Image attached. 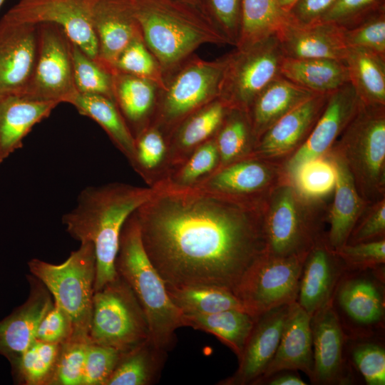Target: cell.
I'll return each mask as SVG.
<instances>
[{
	"label": "cell",
	"instance_id": "9",
	"mask_svg": "<svg viewBox=\"0 0 385 385\" xmlns=\"http://www.w3.org/2000/svg\"><path fill=\"white\" fill-rule=\"evenodd\" d=\"M149 338L143 310L121 277L94 292L88 343L125 352Z\"/></svg>",
	"mask_w": 385,
	"mask_h": 385
},
{
	"label": "cell",
	"instance_id": "55",
	"mask_svg": "<svg viewBox=\"0 0 385 385\" xmlns=\"http://www.w3.org/2000/svg\"><path fill=\"white\" fill-rule=\"evenodd\" d=\"M262 384L268 385H306L296 371H282L267 378Z\"/></svg>",
	"mask_w": 385,
	"mask_h": 385
},
{
	"label": "cell",
	"instance_id": "58",
	"mask_svg": "<svg viewBox=\"0 0 385 385\" xmlns=\"http://www.w3.org/2000/svg\"><path fill=\"white\" fill-rule=\"evenodd\" d=\"M5 0H0V7L1 6V5L3 4V3L4 2Z\"/></svg>",
	"mask_w": 385,
	"mask_h": 385
},
{
	"label": "cell",
	"instance_id": "32",
	"mask_svg": "<svg viewBox=\"0 0 385 385\" xmlns=\"http://www.w3.org/2000/svg\"><path fill=\"white\" fill-rule=\"evenodd\" d=\"M68 103L81 115L96 122L130 165L133 164L135 138L114 101L101 95L77 92Z\"/></svg>",
	"mask_w": 385,
	"mask_h": 385
},
{
	"label": "cell",
	"instance_id": "10",
	"mask_svg": "<svg viewBox=\"0 0 385 385\" xmlns=\"http://www.w3.org/2000/svg\"><path fill=\"white\" fill-rule=\"evenodd\" d=\"M284 58L276 34L227 53L219 98L229 108L247 112L254 99L280 75Z\"/></svg>",
	"mask_w": 385,
	"mask_h": 385
},
{
	"label": "cell",
	"instance_id": "46",
	"mask_svg": "<svg viewBox=\"0 0 385 385\" xmlns=\"http://www.w3.org/2000/svg\"><path fill=\"white\" fill-rule=\"evenodd\" d=\"M81 341L61 344L49 385H82L87 345Z\"/></svg>",
	"mask_w": 385,
	"mask_h": 385
},
{
	"label": "cell",
	"instance_id": "25",
	"mask_svg": "<svg viewBox=\"0 0 385 385\" xmlns=\"http://www.w3.org/2000/svg\"><path fill=\"white\" fill-rule=\"evenodd\" d=\"M312 316L297 302L289 305L277 351L255 385L282 371H302L312 380L314 359L311 328Z\"/></svg>",
	"mask_w": 385,
	"mask_h": 385
},
{
	"label": "cell",
	"instance_id": "17",
	"mask_svg": "<svg viewBox=\"0 0 385 385\" xmlns=\"http://www.w3.org/2000/svg\"><path fill=\"white\" fill-rule=\"evenodd\" d=\"M330 93L316 94L279 118L260 136L250 155L284 163L307 140Z\"/></svg>",
	"mask_w": 385,
	"mask_h": 385
},
{
	"label": "cell",
	"instance_id": "11",
	"mask_svg": "<svg viewBox=\"0 0 385 385\" xmlns=\"http://www.w3.org/2000/svg\"><path fill=\"white\" fill-rule=\"evenodd\" d=\"M307 255L284 257L264 254L246 272L235 295L254 316L297 302Z\"/></svg>",
	"mask_w": 385,
	"mask_h": 385
},
{
	"label": "cell",
	"instance_id": "30",
	"mask_svg": "<svg viewBox=\"0 0 385 385\" xmlns=\"http://www.w3.org/2000/svg\"><path fill=\"white\" fill-rule=\"evenodd\" d=\"M114 101L134 138L151 124L159 88L153 82L119 72L112 73Z\"/></svg>",
	"mask_w": 385,
	"mask_h": 385
},
{
	"label": "cell",
	"instance_id": "54",
	"mask_svg": "<svg viewBox=\"0 0 385 385\" xmlns=\"http://www.w3.org/2000/svg\"><path fill=\"white\" fill-rule=\"evenodd\" d=\"M336 0H299L287 14L292 21L310 24L319 21Z\"/></svg>",
	"mask_w": 385,
	"mask_h": 385
},
{
	"label": "cell",
	"instance_id": "14",
	"mask_svg": "<svg viewBox=\"0 0 385 385\" xmlns=\"http://www.w3.org/2000/svg\"><path fill=\"white\" fill-rule=\"evenodd\" d=\"M286 178L283 163L250 155L218 168L192 188L237 200L265 202Z\"/></svg>",
	"mask_w": 385,
	"mask_h": 385
},
{
	"label": "cell",
	"instance_id": "8",
	"mask_svg": "<svg viewBox=\"0 0 385 385\" xmlns=\"http://www.w3.org/2000/svg\"><path fill=\"white\" fill-rule=\"evenodd\" d=\"M227 54L207 61L193 54L165 78L151 124L166 137L188 116L219 98Z\"/></svg>",
	"mask_w": 385,
	"mask_h": 385
},
{
	"label": "cell",
	"instance_id": "52",
	"mask_svg": "<svg viewBox=\"0 0 385 385\" xmlns=\"http://www.w3.org/2000/svg\"><path fill=\"white\" fill-rule=\"evenodd\" d=\"M385 238V197L370 204L354 227L347 244Z\"/></svg>",
	"mask_w": 385,
	"mask_h": 385
},
{
	"label": "cell",
	"instance_id": "44",
	"mask_svg": "<svg viewBox=\"0 0 385 385\" xmlns=\"http://www.w3.org/2000/svg\"><path fill=\"white\" fill-rule=\"evenodd\" d=\"M336 177L334 162L325 155L303 165L289 180L305 197L325 200L334 192Z\"/></svg>",
	"mask_w": 385,
	"mask_h": 385
},
{
	"label": "cell",
	"instance_id": "31",
	"mask_svg": "<svg viewBox=\"0 0 385 385\" xmlns=\"http://www.w3.org/2000/svg\"><path fill=\"white\" fill-rule=\"evenodd\" d=\"M280 75L317 94L330 93L349 82L344 61L331 58L284 57Z\"/></svg>",
	"mask_w": 385,
	"mask_h": 385
},
{
	"label": "cell",
	"instance_id": "29",
	"mask_svg": "<svg viewBox=\"0 0 385 385\" xmlns=\"http://www.w3.org/2000/svg\"><path fill=\"white\" fill-rule=\"evenodd\" d=\"M314 93L279 75L257 96L247 111L255 144L276 121Z\"/></svg>",
	"mask_w": 385,
	"mask_h": 385
},
{
	"label": "cell",
	"instance_id": "24",
	"mask_svg": "<svg viewBox=\"0 0 385 385\" xmlns=\"http://www.w3.org/2000/svg\"><path fill=\"white\" fill-rule=\"evenodd\" d=\"M368 270H350V274L346 270L337 284L334 298L352 324L369 329L382 323L385 307L384 284Z\"/></svg>",
	"mask_w": 385,
	"mask_h": 385
},
{
	"label": "cell",
	"instance_id": "47",
	"mask_svg": "<svg viewBox=\"0 0 385 385\" xmlns=\"http://www.w3.org/2000/svg\"><path fill=\"white\" fill-rule=\"evenodd\" d=\"M242 0H205L202 12L226 39L236 46L240 30Z\"/></svg>",
	"mask_w": 385,
	"mask_h": 385
},
{
	"label": "cell",
	"instance_id": "6",
	"mask_svg": "<svg viewBox=\"0 0 385 385\" xmlns=\"http://www.w3.org/2000/svg\"><path fill=\"white\" fill-rule=\"evenodd\" d=\"M329 151L344 160L368 204L385 197V106L361 101Z\"/></svg>",
	"mask_w": 385,
	"mask_h": 385
},
{
	"label": "cell",
	"instance_id": "57",
	"mask_svg": "<svg viewBox=\"0 0 385 385\" xmlns=\"http://www.w3.org/2000/svg\"><path fill=\"white\" fill-rule=\"evenodd\" d=\"M175 1L193 6L195 8H197L202 12L203 4H204L205 0H175Z\"/></svg>",
	"mask_w": 385,
	"mask_h": 385
},
{
	"label": "cell",
	"instance_id": "35",
	"mask_svg": "<svg viewBox=\"0 0 385 385\" xmlns=\"http://www.w3.org/2000/svg\"><path fill=\"white\" fill-rule=\"evenodd\" d=\"M256 316L242 309H231L202 315H183L185 327L215 336L240 356Z\"/></svg>",
	"mask_w": 385,
	"mask_h": 385
},
{
	"label": "cell",
	"instance_id": "42",
	"mask_svg": "<svg viewBox=\"0 0 385 385\" xmlns=\"http://www.w3.org/2000/svg\"><path fill=\"white\" fill-rule=\"evenodd\" d=\"M119 72L148 80L159 89L165 86L163 71L143 37L133 39L115 59L111 73Z\"/></svg>",
	"mask_w": 385,
	"mask_h": 385
},
{
	"label": "cell",
	"instance_id": "56",
	"mask_svg": "<svg viewBox=\"0 0 385 385\" xmlns=\"http://www.w3.org/2000/svg\"><path fill=\"white\" fill-rule=\"evenodd\" d=\"M299 1V0H277L279 9L286 14L290 11Z\"/></svg>",
	"mask_w": 385,
	"mask_h": 385
},
{
	"label": "cell",
	"instance_id": "28",
	"mask_svg": "<svg viewBox=\"0 0 385 385\" xmlns=\"http://www.w3.org/2000/svg\"><path fill=\"white\" fill-rule=\"evenodd\" d=\"M228 109L218 98L188 116L173 130L167 137L166 175L195 148L215 136Z\"/></svg>",
	"mask_w": 385,
	"mask_h": 385
},
{
	"label": "cell",
	"instance_id": "37",
	"mask_svg": "<svg viewBox=\"0 0 385 385\" xmlns=\"http://www.w3.org/2000/svg\"><path fill=\"white\" fill-rule=\"evenodd\" d=\"M214 138L220 156L218 168L250 156L255 140L247 112L229 108Z\"/></svg>",
	"mask_w": 385,
	"mask_h": 385
},
{
	"label": "cell",
	"instance_id": "43",
	"mask_svg": "<svg viewBox=\"0 0 385 385\" xmlns=\"http://www.w3.org/2000/svg\"><path fill=\"white\" fill-rule=\"evenodd\" d=\"M71 56L76 91L101 95L114 101L112 73L72 42Z\"/></svg>",
	"mask_w": 385,
	"mask_h": 385
},
{
	"label": "cell",
	"instance_id": "51",
	"mask_svg": "<svg viewBox=\"0 0 385 385\" xmlns=\"http://www.w3.org/2000/svg\"><path fill=\"white\" fill-rule=\"evenodd\" d=\"M384 8L382 0H336L319 21L350 28Z\"/></svg>",
	"mask_w": 385,
	"mask_h": 385
},
{
	"label": "cell",
	"instance_id": "16",
	"mask_svg": "<svg viewBox=\"0 0 385 385\" xmlns=\"http://www.w3.org/2000/svg\"><path fill=\"white\" fill-rule=\"evenodd\" d=\"M38 44L37 25L0 21V98L21 94L32 75Z\"/></svg>",
	"mask_w": 385,
	"mask_h": 385
},
{
	"label": "cell",
	"instance_id": "19",
	"mask_svg": "<svg viewBox=\"0 0 385 385\" xmlns=\"http://www.w3.org/2000/svg\"><path fill=\"white\" fill-rule=\"evenodd\" d=\"M314 368L311 381L338 384L348 381L344 356L346 334L333 298L311 320Z\"/></svg>",
	"mask_w": 385,
	"mask_h": 385
},
{
	"label": "cell",
	"instance_id": "3",
	"mask_svg": "<svg viewBox=\"0 0 385 385\" xmlns=\"http://www.w3.org/2000/svg\"><path fill=\"white\" fill-rule=\"evenodd\" d=\"M143 38L165 80L204 44L228 45L198 9L175 0H133Z\"/></svg>",
	"mask_w": 385,
	"mask_h": 385
},
{
	"label": "cell",
	"instance_id": "2",
	"mask_svg": "<svg viewBox=\"0 0 385 385\" xmlns=\"http://www.w3.org/2000/svg\"><path fill=\"white\" fill-rule=\"evenodd\" d=\"M158 190L156 186L142 188L122 183L88 186L79 193L76 206L63 215L62 222L73 238L93 245L94 291L118 276L115 261L123 225Z\"/></svg>",
	"mask_w": 385,
	"mask_h": 385
},
{
	"label": "cell",
	"instance_id": "18",
	"mask_svg": "<svg viewBox=\"0 0 385 385\" xmlns=\"http://www.w3.org/2000/svg\"><path fill=\"white\" fill-rule=\"evenodd\" d=\"M289 304L279 306L256 316L236 371L219 385H255L274 357L287 317Z\"/></svg>",
	"mask_w": 385,
	"mask_h": 385
},
{
	"label": "cell",
	"instance_id": "53",
	"mask_svg": "<svg viewBox=\"0 0 385 385\" xmlns=\"http://www.w3.org/2000/svg\"><path fill=\"white\" fill-rule=\"evenodd\" d=\"M71 325L64 312L53 302V306L41 319L36 334V340L63 344L70 340Z\"/></svg>",
	"mask_w": 385,
	"mask_h": 385
},
{
	"label": "cell",
	"instance_id": "1",
	"mask_svg": "<svg viewBox=\"0 0 385 385\" xmlns=\"http://www.w3.org/2000/svg\"><path fill=\"white\" fill-rule=\"evenodd\" d=\"M158 190L134 212L144 249L166 285L214 286L234 293L266 253L265 202L195 188Z\"/></svg>",
	"mask_w": 385,
	"mask_h": 385
},
{
	"label": "cell",
	"instance_id": "50",
	"mask_svg": "<svg viewBox=\"0 0 385 385\" xmlns=\"http://www.w3.org/2000/svg\"><path fill=\"white\" fill-rule=\"evenodd\" d=\"M335 252L346 270L377 269L385 263V238L356 244L346 243Z\"/></svg>",
	"mask_w": 385,
	"mask_h": 385
},
{
	"label": "cell",
	"instance_id": "27",
	"mask_svg": "<svg viewBox=\"0 0 385 385\" xmlns=\"http://www.w3.org/2000/svg\"><path fill=\"white\" fill-rule=\"evenodd\" d=\"M59 103L16 94L0 98V164L23 145L34 126Z\"/></svg>",
	"mask_w": 385,
	"mask_h": 385
},
{
	"label": "cell",
	"instance_id": "12",
	"mask_svg": "<svg viewBox=\"0 0 385 385\" xmlns=\"http://www.w3.org/2000/svg\"><path fill=\"white\" fill-rule=\"evenodd\" d=\"M37 53L29 83L20 95L28 98L68 103L77 93L74 86L71 41L60 26L37 24Z\"/></svg>",
	"mask_w": 385,
	"mask_h": 385
},
{
	"label": "cell",
	"instance_id": "23",
	"mask_svg": "<svg viewBox=\"0 0 385 385\" xmlns=\"http://www.w3.org/2000/svg\"><path fill=\"white\" fill-rule=\"evenodd\" d=\"M26 302L0 321V354L15 361L35 341L38 325L53 306L51 294L42 282L30 277Z\"/></svg>",
	"mask_w": 385,
	"mask_h": 385
},
{
	"label": "cell",
	"instance_id": "5",
	"mask_svg": "<svg viewBox=\"0 0 385 385\" xmlns=\"http://www.w3.org/2000/svg\"><path fill=\"white\" fill-rule=\"evenodd\" d=\"M325 200L305 197L286 178L267 199L263 218L266 253L275 257L307 255L326 233Z\"/></svg>",
	"mask_w": 385,
	"mask_h": 385
},
{
	"label": "cell",
	"instance_id": "36",
	"mask_svg": "<svg viewBox=\"0 0 385 385\" xmlns=\"http://www.w3.org/2000/svg\"><path fill=\"white\" fill-rule=\"evenodd\" d=\"M165 286L169 297L183 315L210 314L231 309L246 311L235 294L225 288Z\"/></svg>",
	"mask_w": 385,
	"mask_h": 385
},
{
	"label": "cell",
	"instance_id": "38",
	"mask_svg": "<svg viewBox=\"0 0 385 385\" xmlns=\"http://www.w3.org/2000/svg\"><path fill=\"white\" fill-rule=\"evenodd\" d=\"M286 16L277 0H242L240 36L235 48L249 46L275 34Z\"/></svg>",
	"mask_w": 385,
	"mask_h": 385
},
{
	"label": "cell",
	"instance_id": "49",
	"mask_svg": "<svg viewBox=\"0 0 385 385\" xmlns=\"http://www.w3.org/2000/svg\"><path fill=\"white\" fill-rule=\"evenodd\" d=\"M121 354L109 346L88 343L82 385H106Z\"/></svg>",
	"mask_w": 385,
	"mask_h": 385
},
{
	"label": "cell",
	"instance_id": "22",
	"mask_svg": "<svg viewBox=\"0 0 385 385\" xmlns=\"http://www.w3.org/2000/svg\"><path fill=\"white\" fill-rule=\"evenodd\" d=\"M346 268L329 245L326 234L309 251L304 262L297 302L312 316L333 297Z\"/></svg>",
	"mask_w": 385,
	"mask_h": 385
},
{
	"label": "cell",
	"instance_id": "26",
	"mask_svg": "<svg viewBox=\"0 0 385 385\" xmlns=\"http://www.w3.org/2000/svg\"><path fill=\"white\" fill-rule=\"evenodd\" d=\"M326 155L333 160L337 175L333 202L327 217L329 228L326 239L330 247L337 251L346 244L354 227L369 204L359 193L344 160L331 151Z\"/></svg>",
	"mask_w": 385,
	"mask_h": 385
},
{
	"label": "cell",
	"instance_id": "20",
	"mask_svg": "<svg viewBox=\"0 0 385 385\" xmlns=\"http://www.w3.org/2000/svg\"><path fill=\"white\" fill-rule=\"evenodd\" d=\"M98 42V63L111 73L121 51L143 37L133 0H97L92 14Z\"/></svg>",
	"mask_w": 385,
	"mask_h": 385
},
{
	"label": "cell",
	"instance_id": "7",
	"mask_svg": "<svg viewBox=\"0 0 385 385\" xmlns=\"http://www.w3.org/2000/svg\"><path fill=\"white\" fill-rule=\"evenodd\" d=\"M28 266L68 317L72 329L68 341L88 343L96 279L93 245L81 242L78 249L59 265L34 258Z\"/></svg>",
	"mask_w": 385,
	"mask_h": 385
},
{
	"label": "cell",
	"instance_id": "45",
	"mask_svg": "<svg viewBox=\"0 0 385 385\" xmlns=\"http://www.w3.org/2000/svg\"><path fill=\"white\" fill-rule=\"evenodd\" d=\"M344 29L346 47L360 48L385 56L384 9L376 11L357 24Z\"/></svg>",
	"mask_w": 385,
	"mask_h": 385
},
{
	"label": "cell",
	"instance_id": "13",
	"mask_svg": "<svg viewBox=\"0 0 385 385\" xmlns=\"http://www.w3.org/2000/svg\"><path fill=\"white\" fill-rule=\"evenodd\" d=\"M97 0H20L4 16L21 23L54 24L70 41L98 62V42L92 22Z\"/></svg>",
	"mask_w": 385,
	"mask_h": 385
},
{
	"label": "cell",
	"instance_id": "40",
	"mask_svg": "<svg viewBox=\"0 0 385 385\" xmlns=\"http://www.w3.org/2000/svg\"><path fill=\"white\" fill-rule=\"evenodd\" d=\"M133 168L150 186L162 180L168 171V143L165 135L150 124L135 138Z\"/></svg>",
	"mask_w": 385,
	"mask_h": 385
},
{
	"label": "cell",
	"instance_id": "34",
	"mask_svg": "<svg viewBox=\"0 0 385 385\" xmlns=\"http://www.w3.org/2000/svg\"><path fill=\"white\" fill-rule=\"evenodd\" d=\"M148 339L122 352L106 385H152L157 383L167 356Z\"/></svg>",
	"mask_w": 385,
	"mask_h": 385
},
{
	"label": "cell",
	"instance_id": "39",
	"mask_svg": "<svg viewBox=\"0 0 385 385\" xmlns=\"http://www.w3.org/2000/svg\"><path fill=\"white\" fill-rule=\"evenodd\" d=\"M219 166L220 156L213 137L195 148L185 160L153 185L175 189L191 188L212 175Z\"/></svg>",
	"mask_w": 385,
	"mask_h": 385
},
{
	"label": "cell",
	"instance_id": "15",
	"mask_svg": "<svg viewBox=\"0 0 385 385\" xmlns=\"http://www.w3.org/2000/svg\"><path fill=\"white\" fill-rule=\"evenodd\" d=\"M360 103L349 82L329 95L326 106L307 140L283 163L289 180L303 165L329 151L356 113Z\"/></svg>",
	"mask_w": 385,
	"mask_h": 385
},
{
	"label": "cell",
	"instance_id": "4",
	"mask_svg": "<svg viewBox=\"0 0 385 385\" xmlns=\"http://www.w3.org/2000/svg\"><path fill=\"white\" fill-rule=\"evenodd\" d=\"M115 267L143 310L151 341L168 353L175 344V331L184 327L183 315L169 297L165 282L144 249L133 212L123 225Z\"/></svg>",
	"mask_w": 385,
	"mask_h": 385
},
{
	"label": "cell",
	"instance_id": "33",
	"mask_svg": "<svg viewBox=\"0 0 385 385\" xmlns=\"http://www.w3.org/2000/svg\"><path fill=\"white\" fill-rule=\"evenodd\" d=\"M344 63L349 83L366 104L385 106V56L360 48H347Z\"/></svg>",
	"mask_w": 385,
	"mask_h": 385
},
{
	"label": "cell",
	"instance_id": "48",
	"mask_svg": "<svg viewBox=\"0 0 385 385\" xmlns=\"http://www.w3.org/2000/svg\"><path fill=\"white\" fill-rule=\"evenodd\" d=\"M351 361L368 385L385 384V349L379 343H356L351 351Z\"/></svg>",
	"mask_w": 385,
	"mask_h": 385
},
{
	"label": "cell",
	"instance_id": "41",
	"mask_svg": "<svg viewBox=\"0 0 385 385\" xmlns=\"http://www.w3.org/2000/svg\"><path fill=\"white\" fill-rule=\"evenodd\" d=\"M61 344L36 340L13 363V371L20 384L49 385Z\"/></svg>",
	"mask_w": 385,
	"mask_h": 385
},
{
	"label": "cell",
	"instance_id": "21",
	"mask_svg": "<svg viewBox=\"0 0 385 385\" xmlns=\"http://www.w3.org/2000/svg\"><path fill=\"white\" fill-rule=\"evenodd\" d=\"M275 34L284 57L344 61L347 47L344 29L334 23L300 24L286 16Z\"/></svg>",
	"mask_w": 385,
	"mask_h": 385
}]
</instances>
